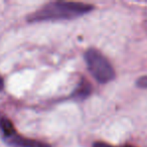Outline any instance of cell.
Masks as SVG:
<instances>
[{
  "mask_svg": "<svg viewBox=\"0 0 147 147\" xmlns=\"http://www.w3.org/2000/svg\"><path fill=\"white\" fill-rule=\"evenodd\" d=\"M94 7L90 4L81 2H67V1H55L43 5L36 11L28 15L29 22L40 21L63 20L74 19L87 14L93 10Z\"/></svg>",
  "mask_w": 147,
  "mask_h": 147,
  "instance_id": "obj_1",
  "label": "cell"
},
{
  "mask_svg": "<svg viewBox=\"0 0 147 147\" xmlns=\"http://www.w3.org/2000/svg\"><path fill=\"white\" fill-rule=\"evenodd\" d=\"M85 61L91 75L100 84L109 83L115 78L112 65L106 57L95 49H89L85 53Z\"/></svg>",
  "mask_w": 147,
  "mask_h": 147,
  "instance_id": "obj_2",
  "label": "cell"
},
{
  "mask_svg": "<svg viewBox=\"0 0 147 147\" xmlns=\"http://www.w3.org/2000/svg\"><path fill=\"white\" fill-rule=\"evenodd\" d=\"M4 140L6 141V143L9 146L12 147H51L47 143L20 136L16 132L7 137H4Z\"/></svg>",
  "mask_w": 147,
  "mask_h": 147,
  "instance_id": "obj_3",
  "label": "cell"
},
{
  "mask_svg": "<svg viewBox=\"0 0 147 147\" xmlns=\"http://www.w3.org/2000/svg\"><path fill=\"white\" fill-rule=\"evenodd\" d=\"M91 93V86L86 82H82L80 84V87L77 88L75 96L79 97V98H85Z\"/></svg>",
  "mask_w": 147,
  "mask_h": 147,
  "instance_id": "obj_4",
  "label": "cell"
},
{
  "mask_svg": "<svg viewBox=\"0 0 147 147\" xmlns=\"http://www.w3.org/2000/svg\"><path fill=\"white\" fill-rule=\"evenodd\" d=\"M93 147H135V146H132V145H125V146H113L111 144H108V143H105V142H95L93 144Z\"/></svg>",
  "mask_w": 147,
  "mask_h": 147,
  "instance_id": "obj_5",
  "label": "cell"
},
{
  "mask_svg": "<svg viewBox=\"0 0 147 147\" xmlns=\"http://www.w3.org/2000/svg\"><path fill=\"white\" fill-rule=\"evenodd\" d=\"M137 86L139 88H147V77H141L137 80Z\"/></svg>",
  "mask_w": 147,
  "mask_h": 147,
  "instance_id": "obj_6",
  "label": "cell"
},
{
  "mask_svg": "<svg viewBox=\"0 0 147 147\" xmlns=\"http://www.w3.org/2000/svg\"><path fill=\"white\" fill-rule=\"evenodd\" d=\"M4 88V81H3L2 77L0 76V91H2Z\"/></svg>",
  "mask_w": 147,
  "mask_h": 147,
  "instance_id": "obj_7",
  "label": "cell"
}]
</instances>
